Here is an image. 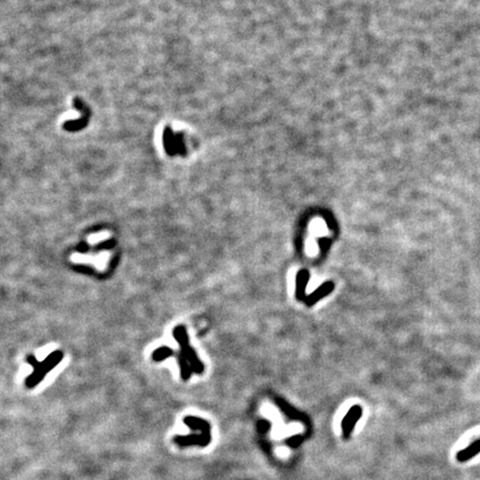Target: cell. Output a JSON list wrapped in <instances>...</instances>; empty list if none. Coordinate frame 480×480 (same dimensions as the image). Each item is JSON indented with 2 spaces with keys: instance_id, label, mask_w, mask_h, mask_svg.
<instances>
[{
  "instance_id": "cell-1",
  "label": "cell",
  "mask_w": 480,
  "mask_h": 480,
  "mask_svg": "<svg viewBox=\"0 0 480 480\" xmlns=\"http://www.w3.org/2000/svg\"><path fill=\"white\" fill-rule=\"evenodd\" d=\"M184 422L189 426L190 429L195 430V434L188 436H176L174 442L180 448L190 447V446H206L209 441V434H197L198 431H207L209 430V425L203 419L198 417H185Z\"/></svg>"
},
{
  "instance_id": "cell-4",
  "label": "cell",
  "mask_w": 480,
  "mask_h": 480,
  "mask_svg": "<svg viewBox=\"0 0 480 480\" xmlns=\"http://www.w3.org/2000/svg\"><path fill=\"white\" fill-rule=\"evenodd\" d=\"M333 288H335V285H333L332 281H327V283L321 285L319 288H317L314 291V293H312L308 297H306L305 301L307 303V306H309V307L314 306L316 302L319 301L320 299L325 298L326 296L329 295L331 291L333 290Z\"/></svg>"
},
{
  "instance_id": "cell-8",
  "label": "cell",
  "mask_w": 480,
  "mask_h": 480,
  "mask_svg": "<svg viewBox=\"0 0 480 480\" xmlns=\"http://www.w3.org/2000/svg\"><path fill=\"white\" fill-rule=\"evenodd\" d=\"M172 355H174V350L172 348L167 347V346H162V347L158 348L154 351L153 359L155 361H162V360H165L166 358L172 357Z\"/></svg>"
},
{
  "instance_id": "cell-3",
  "label": "cell",
  "mask_w": 480,
  "mask_h": 480,
  "mask_svg": "<svg viewBox=\"0 0 480 480\" xmlns=\"http://www.w3.org/2000/svg\"><path fill=\"white\" fill-rule=\"evenodd\" d=\"M174 336L176 340L179 343V345L181 346V351L179 355L184 357L185 359L189 362L192 372H195L197 374H202L204 372V366L197 358L196 352L193 351V349L190 347L189 344H188V335L185 330V327L184 326L176 327L174 330Z\"/></svg>"
},
{
  "instance_id": "cell-2",
  "label": "cell",
  "mask_w": 480,
  "mask_h": 480,
  "mask_svg": "<svg viewBox=\"0 0 480 480\" xmlns=\"http://www.w3.org/2000/svg\"><path fill=\"white\" fill-rule=\"evenodd\" d=\"M64 358V352L60 350H56L51 352V354L48 356L44 361H37L36 362L34 368L33 374L29 377H27L25 380V386L28 388V389H33L36 386H38L41 380L45 378L47 374L52 370L57 364L63 360Z\"/></svg>"
},
{
  "instance_id": "cell-9",
  "label": "cell",
  "mask_w": 480,
  "mask_h": 480,
  "mask_svg": "<svg viewBox=\"0 0 480 480\" xmlns=\"http://www.w3.org/2000/svg\"><path fill=\"white\" fill-rule=\"evenodd\" d=\"M115 245H116V241H115L114 239H110V240H106L104 242H101V244L99 245H97L96 246V250H102V249H111Z\"/></svg>"
},
{
  "instance_id": "cell-10",
  "label": "cell",
  "mask_w": 480,
  "mask_h": 480,
  "mask_svg": "<svg viewBox=\"0 0 480 480\" xmlns=\"http://www.w3.org/2000/svg\"><path fill=\"white\" fill-rule=\"evenodd\" d=\"M78 251H80L82 253L84 252H88L89 251V246L86 244V242H82V244H80L78 246V249H77Z\"/></svg>"
},
{
  "instance_id": "cell-5",
  "label": "cell",
  "mask_w": 480,
  "mask_h": 480,
  "mask_svg": "<svg viewBox=\"0 0 480 480\" xmlns=\"http://www.w3.org/2000/svg\"><path fill=\"white\" fill-rule=\"evenodd\" d=\"M90 116H91L90 108L86 104H84L83 105V116L80 119H78V120L66 121L65 125H64L65 130H67V131H78V130L83 129L84 127H87L89 120H90Z\"/></svg>"
},
{
  "instance_id": "cell-6",
  "label": "cell",
  "mask_w": 480,
  "mask_h": 480,
  "mask_svg": "<svg viewBox=\"0 0 480 480\" xmlns=\"http://www.w3.org/2000/svg\"><path fill=\"white\" fill-rule=\"evenodd\" d=\"M309 275L308 270L302 269L298 272L296 279V298L298 300H305L306 299V288H307V284L309 280Z\"/></svg>"
},
{
  "instance_id": "cell-7",
  "label": "cell",
  "mask_w": 480,
  "mask_h": 480,
  "mask_svg": "<svg viewBox=\"0 0 480 480\" xmlns=\"http://www.w3.org/2000/svg\"><path fill=\"white\" fill-rule=\"evenodd\" d=\"M360 414H361V409H360L359 406L352 407L351 410L349 411V414L346 416V419L344 421V427L350 429L351 426H352V423L356 422L358 420V418L360 417Z\"/></svg>"
}]
</instances>
